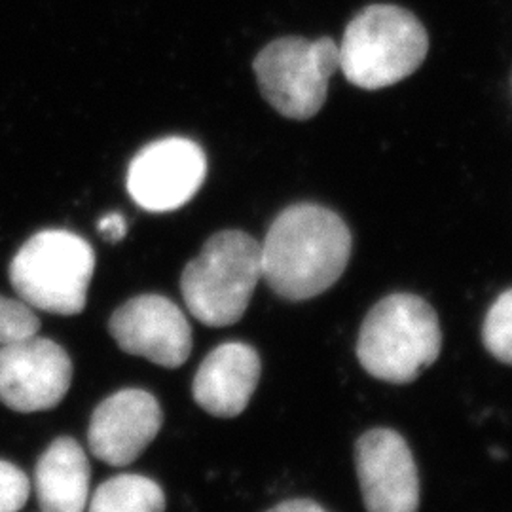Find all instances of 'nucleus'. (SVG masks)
<instances>
[{
  "instance_id": "1",
  "label": "nucleus",
  "mask_w": 512,
  "mask_h": 512,
  "mask_svg": "<svg viewBox=\"0 0 512 512\" xmlns=\"http://www.w3.org/2000/svg\"><path fill=\"white\" fill-rule=\"evenodd\" d=\"M351 245L348 224L334 211L315 203L291 205L260 245L262 279L285 300H310L346 272Z\"/></svg>"
},
{
  "instance_id": "2",
  "label": "nucleus",
  "mask_w": 512,
  "mask_h": 512,
  "mask_svg": "<svg viewBox=\"0 0 512 512\" xmlns=\"http://www.w3.org/2000/svg\"><path fill=\"white\" fill-rule=\"evenodd\" d=\"M442 348L435 310L414 294H391L366 315L357 357L366 372L387 384H410L433 365Z\"/></svg>"
},
{
  "instance_id": "3",
  "label": "nucleus",
  "mask_w": 512,
  "mask_h": 512,
  "mask_svg": "<svg viewBox=\"0 0 512 512\" xmlns=\"http://www.w3.org/2000/svg\"><path fill=\"white\" fill-rule=\"evenodd\" d=\"M427 52L420 19L399 6L374 4L349 21L338 63L353 86L382 90L416 73Z\"/></svg>"
},
{
  "instance_id": "4",
  "label": "nucleus",
  "mask_w": 512,
  "mask_h": 512,
  "mask_svg": "<svg viewBox=\"0 0 512 512\" xmlns=\"http://www.w3.org/2000/svg\"><path fill=\"white\" fill-rule=\"evenodd\" d=\"M260 279V243L245 232L224 230L186 264L181 277L184 304L203 325L230 327L247 311Z\"/></svg>"
},
{
  "instance_id": "5",
  "label": "nucleus",
  "mask_w": 512,
  "mask_h": 512,
  "mask_svg": "<svg viewBox=\"0 0 512 512\" xmlns=\"http://www.w3.org/2000/svg\"><path fill=\"white\" fill-rule=\"evenodd\" d=\"M93 270L95 255L86 239L67 230H44L14 256L10 281L31 308L78 315L86 308Z\"/></svg>"
},
{
  "instance_id": "6",
  "label": "nucleus",
  "mask_w": 512,
  "mask_h": 512,
  "mask_svg": "<svg viewBox=\"0 0 512 512\" xmlns=\"http://www.w3.org/2000/svg\"><path fill=\"white\" fill-rule=\"evenodd\" d=\"M338 69V44L332 38H279L255 59L264 99L291 120H310L323 109L330 76Z\"/></svg>"
},
{
  "instance_id": "7",
  "label": "nucleus",
  "mask_w": 512,
  "mask_h": 512,
  "mask_svg": "<svg viewBox=\"0 0 512 512\" xmlns=\"http://www.w3.org/2000/svg\"><path fill=\"white\" fill-rule=\"evenodd\" d=\"M73 382L67 351L48 338L29 336L0 346V401L16 412L52 410Z\"/></svg>"
},
{
  "instance_id": "8",
  "label": "nucleus",
  "mask_w": 512,
  "mask_h": 512,
  "mask_svg": "<svg viewBox=\"0 0 512 512\" xmlns=\"http://www.w3.org/2000/svg\"><path fill=\"white\" fill-rule=\"evenodd\" d=\"M205 171V154L194 141L160 139L143 148L129 165V196L150 213H167L196 196Z\"/></svg>"
},
{
  "instance_id": "9",
  "label": "nucleus",
  "mask_w": 512,
  "mask_h": 512,
  "mask_svg": "<svg viewBox=\"0 0 512 512\" xmlns=\"http://www.w3.org/2000/svg\"><path fill=\"white\" fill-rule=\"evenodd\" d=\"M110 336L129 355L164 368H179L192 351V329L171 300L160 294L131 298L112 313Z\"/></svg>"
},
{
  "instance_id": "10",
  "label": "nucleus",
  "mask_w": 512,
  "mask_h": 512,
  "mask_svg": "<svg viewBox=\"0 0 512 512\" xmlns=\"http://www.w3.org/2000/svg\"><path fill=\"white\" fill-rule=\"evenodd\" d=\"M355 469L368 512H418L420 478L412 450L391 429H372L355 448Z\"/></svg>"
},
{
  "instance_id": "11",
  "label": "nucleus",
  "mask_w": 512,
  "mask_h": 512,
  "mask_svg": "<svg viewBox=\"0 0 512 512\" xmlns=\"http://www.w3.org/2000/svg\"><path fill=\"white\" fill-rule=\"evenodd\" d=\"M164 414L154 395L143 389H124L93 410L88 442L93 456L107 465L126 467L158 437Z\"/></svg>"
},
{
  "instance_id": "12",
  "label": "nucleus",
  "mask_w": 512,
  "mask_h": 512,
  "mask_svg": "<svg viewBox=\"0 0 512 512\" xmlns=\"http://www.w3.org/2000/svg\"><path fill=\"white\" fill-rule=\"evenodd\" d=\"M260 370V357L251 346L222 344L198 368L192 385L194 399L215 418H236L251 401Z\"/></svg>"
},
{
  "instance_id": "13",
  "label": "nucleus",
  "mask_w": 512,
  "mask_h": 512,
  "mask_svg": "<svg viewBox=\"0 0 512 512\" xmlns=\"http://www.w3.org/2000/svg\"><path fill=\"white\" fill-rule=\"evenodd\" d=\"M92 469L84 448L59 437L38 459L35 488L42 512H84L90 494Z\"/></svg>"
},
{
  "instance_id": "14",
  "label": "nucleus",
  "mask_w": 512,
  "mask_h": 512,
  "mask_svg": "<svg viewBox=\"0 0 512 512\" xmlns=\"http://www.w3.org/2000/svg\"><path fill=\"white\" fill-rule=\"evenodd\" d=\"M162 488L147 476L118 475L93 494L90 512H164Z\"/></svg>"
},
{
  "instance_id": "15",
  "label": "nucleus",
  "mask_w": 512,
  "mask_h": 512,
  "mask_svg": "<svg viewBox=\"0 0 512 512\" xmlns=\"http://www.w3.org/2000/svg\"><path fill=\"white\" fill-rule=\"evenodd\" d=\"M482 340L497 361L512 365V289L501 294L488 311Z\"/></svg>"
},
{
  "instance_id": "16",
  "label": "nucleus",
  "mask_w": 512,
  "mask_h": 512,
  "mask_svg": "<svg viewBox=\"0 0 512 512\" xmlns=\"http://www.w3.org/2000/svg\"><path fill=\"white\" fill-rule=\"evenodd\" d=\"M40 321L31 306L0 296V346L35 336Z\"/></svg>"
},
{
  "instance_id": "17",
  "label": "nucleus",
  "mask_w": 512,
  "mask_h": 512,
  "mask_svg": "<svg viewBox=\"0 0 512 512\" xmlns=\"http://www.w3.org/2000/svg\"><path fill=\"white\" fill-rule=\"evenodd\" d=\"M31 482L16 465L0 459V512H18L29 499Z\"/></svg>"
},
{
  "instance_id": "18",
  "label": "nucleus",
  "mask_w": 512,
  "mask_h": 512,
  "mask_svg": "<svg viewBox=\"0 0 512 512\" xmlns=\"http://www.w3.org/2000/svg\"><path fill=\"white\" fill-rule=\"evenodd\" d=\"M126 230H128L126 220L118 213H110L99 220V232L103 234V238L109 239V241H120L126 236Z\"/></svg>"
},
{
  "instance_id": "19",
  "label": "nucleus",
  "mask_w": 512,
  "mask_h": 512,
  "mask_svg": "<svg viewBox=\"0 0 512 512\" xmlns=\"http://www.w3.org/2000/svg\"><path fill=\"white\" fill-rule=\"evenodd\" d=\"M268 512H327L321 505H317L315 501L310 499H291L285 503L275 505L272 511Z\"/></svg>"
}]
</instances>
